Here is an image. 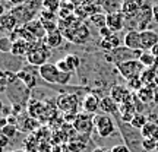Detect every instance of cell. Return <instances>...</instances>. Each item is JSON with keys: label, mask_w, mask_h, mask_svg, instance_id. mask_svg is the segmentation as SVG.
<instances>
[{"label": "cell", "mask_w": 158, "mask_h": 152, "mask_svg": "<svg viewBox=\"0 0 158 152\" xmlns=\"http://www.w3.org/2000/svg\"><path fill=\"white\" fill-rule=\"evenodd\" d=\"M116 121H117V127L120 129V133H122V136H123L124 143L132 149V152H141L142 141H143L141 130L132 127L129 123L122 121L120 117H116Z\"/></svg>", "instance_id": "obj_1"}, {"label": "cell", "mask_w": 158, "mask_h": 152, "mask_svg": "<svg viewBox=\"0 0 158 152\" xmlns=\"http://www.w3.org/2000/svg\"><path fill=\"white\" fill-rule=\"evenodd\" d=\"M40 78L47 84H56V85H68L70 84L72 75L64 73L59 70L56 63H45L40 68Z\"/></svg>", "instance_id": "obj_2"}, {"label": "cell", "mask_w": 158, "mask_h": 152, "mask_svg": "<svg viewBox=\"0 0 158 152\" xmlns=\"http://www.w3.org/2000/svg\"><path fill=\"white\" fill-rule=\"evenodd\" d=\"M116 66H117V70H118V73L122 75V78L126 79L127 82L132 80V79L141 78V75L143 73V70L147 69L141 62H139V60H138V59L117 63Z\"/></svg>", "instance_id": "obj_3"}, {"label": "cell", "mask_w": 158, "mask_h": 152, "mask_svg": "<svg viewBox=\"0 0 158 152\" xmlns=\"http://www.w3.org/2000/svg\"><path fill=\"white\" fill-rule=\"evenodd\" d=\"M94 126L98 136L101 138H108L116 132V123L110 114H94Z\"/></svg>", "instance_id": "obj_4"}, {"label": "cell", "mask_w": 158, "mask_h": 152, "mask_svg": "<svg viewBox=\"0 0 158 152\" xmlns=\"http://www.w3.org/2000/svg\"><path fill=\"white\" fill-rule=\"evenodd\" d=\"M51 53L48 51V47L43 43V44L37 47V48H32V50L28 51L27 54V62L28 64H32V66H37V68H41L43 64L48 63V59H50Z\"/></svg>", "instance_id": "obj_5"}, {"label": "cell", "mask_w": 158, "mask_h": 152, "mask_svg": "<svg viewBox=\"0 0 158 152\" xmlns=\"http://www.w3.org/2000/svg\"><path fill=\"white\" fill-rule=\"evenodd\" d=\"M79 100L76 94H63L57 98L56 107L64 114H76Z\"/></svg>", "instance_id": "obj_6"}, {"label": "cell", "mask_w": 158, "mask_h": 152, "mask_svg": "<svg viewBox=\"0 0 158 152\" xmlns=\"http://www.w3.org/2000/svg\"><path fill=\"white\" fill-rule=\"evenodd\" d=\"M63 35L66 39L72 41L75 44H84L89 38V29L85 23H81V25H76V27H72V28L63 31Z\"/></svg>", "instance_id": "obj_7"}, {"label": "cell", "mask_w": 158, "mask_h": 152, "mask_svg": "<svg viewBox=\"0 0 158 152\" xmlns=\"http://www.w3.org/2000/svg\"><path fill=\"white\" fill-rule=\"evenodd\" d=\"M16 76L21 82H23V85H25L27 88L32 89L35 85H37V80H38L40 68L32 66V64H28V66H25V68L21 69L19 72H16Z\"/></svg>", "instance_id": "obj_8"}, {"label": "cell", "mask_w": 158, "mask_h": 152, "mask_svg": "<svg viewBox=\"0 0 158 152\" xmlns=\"http://www.w3.org/2000/svg\"><path fill=\"white\" fill-rule=\"evenodd\" d=\"M133 94H135V92H132L127 86L120 85V84L114 85L113 88H111V91H110V97L117 102L118 105H122V104H124V102L130 101L132 97H133Z\"/></svg>", "instance_id": "obj_9"}, {"label": "cell", "mask_w": 158, "mask_h": 152, "mask_svg": "<svg viewBox=\"0 0 158 152\" xmlns=\"http://www.w3.org/2000/svg\"><path fill=\"white\" fill-rule=\"evenodd\" d=\"M73 127L78 133L82 135H88L91 133V130L94 129V116L89 114H78V118L73 121Z\"/></svg>", "instance_id": "obj_10"}, {"label": "cell", "mask_w": 158, "mask_h": 152, "mask_svg": "<svg viewBox=\"0 0 158 152\" xmlns=\"http://www.w3.org/2000/svg\"><path fill=\"white\" fill-rule=\"evenodd\" d=\"M123 45L127 47L129 50L141 51L142 50L141 31H139V29H129L123 37Z\"/></svg>", "instance_id": "obj_11"}, {"label": "cell", "mask_w": 158, "mask_h": 152, "mask_svg": "<svg viewBox=\"0 0 158 152\" xmlns=\"http://www.w3.org/2000/svg\"><path fill=\"white\" fill-rule=\"evenodd\" d=\"M107 15V27L113 32L122 31L124 27V15L122 12H108Z\"/></svg>", "instance_id": "obj_12"}, {"label": "cell", "mask_w": 158, "mask_h": 152, "mask_svg": "<svg viewBox=\"0 0 158 152\" xmlns=\"http://www.w3.org/2000/svg\"><path fill=\"white\" fill-rule=\"evenodd\" d=\"M100 102L101 100L95 94H86L82 101V108L86 114H95L100 110Z\"/></svg>", "instance_id": "obj_13"}, {"label": "cell", "mask_w": 158, "mask_h": 152, "mask_svg": "<svg viewBox=\"0 0 158 152\" xmlns=\"http://www.w3.org/2000/svg\"><path fill=\"white\" fill-rule=\"evenodd\" d=\"M100 110H101L104 114H110V116H114V117H118V116H120V111H118V104L114 101L110 95L101 98V102H100Z\"/></svg>", "instance_id": "obj_14"}, {"label": "cell", "mask_w": 158, "mask_h": 152, "mask_svg": "<svg viewBox=\"0 0 158 152\" xmlns=\"http://www.w3.org/2000/svg\"><path fill=\"white\" fill-rule=\"evenodd\" d=\"M141 39H142V50L149 51L154 45L158 44V34L152 29H145V31H141Z\"/></svg>", "instance_id": "obj_15"}, {"label": "cell", "mask_w": 158, "mask_h": 152, "mask_svg": "<svg viewBox=\"0 0 158 152\" xmlns=\"http://www.w3.org/2000/svg\"><path fill=\"white\" fill-rule=\"evenodd\" d=\"M23 27L28 29L37 39H44V37L47 35V31H45L44 25H43V22H41L40 19H34V21H31V22L25 23Z\"/></svg>", "instance_id": "obj_16"}, {"label": "cell", "mask_w": 158, "mask_h": 152, "mask_svg": "<svg viewBox=\"0 0 158 152\" xmlns=\"http://www.w3.org/2000/svg\"><path fill=\"white\" fill-rule=\"evenodd\" d=\"M63 39H64V35L60 29H57L54 32H48V34L44 37V44L48 47V48H59L62 45Z\"/></svg>", "instance_id": "obj_17"}, {"label": "cell", "mask_w": 158, "mask_h": 152, "mask_svg": "<svg viewBox=\"0 0 158 152\" xmlns=\"http://www.w3.org/2000/svg\"><path fill=\"white\" fill-rule=\"evenodd\" d=\"M141 79L145 86H149V88H158V75L157 70L154 68H148L143 70V73L141 75Z\"/></svg>", "instance_id": "obj_18"}, {"label": "cell", "mask_w": 158, "mask_h": 152, "mask_svg": "<svg viewBox=\"0 0 158 152\" xmlns=\"http://www.w3.org/2000/svg\"><path fill=\"white\" fill-rule=\"evenodd\" d=\"M0 27H2L3 31L12 32V31H15L19 27V23H18L16 18L13 16L12 13H3L2 18H0Z\"/></svg>", "instance_id": "obj_19"}, {"label": "cell", "mask_w": 158, "mask_h": 152, "mask_svg": "<svg viewBox=\"0 0 158 152\" xmlns=\"http://www.w3.org/2000/svg\"><path fill=\"white\" fill-rule=\"evenodd\" d=\"M29 51V43L27 39H16L13 41V45H12V54L15 57H22L27 56Z\"/></svg>", "instance_id": "obj_20"}, {"label": "cell", "mask_w": 158, "mask_h": 152, "mask_svg": "<svg viewBox=\"0 0 158 152\" xmlns=\"http://www.w3.org/2000/svg\"><path fill=\"white\" fill-rule=\"evenodd\" d=\"M138 98L141 100V102L143 105H148V104H152L154 102V97H155V89L154 88H149V86H143L141 89L135 92Z\"/></svg>", "instance_id": "obj_21"}, {"label": "cell", "mask_w": 158, "mask_h": 152, "mask_svg": "<svg viewBox=\"0 0 158 152\" xmlns=\"http://www.w3.org/2000/svg\"><path fill=\"white\" fill-rule=\"evenodd\" d=\"M120 38L117 37V32H114L110 38H106V39H101V43H100V47H101L102 50L106 51H113L116 50L118 45H120Z\"/></svg>", "instance_id": "obj_22"}, {"label": "cell", "mask_w": 158, "mask_h": 152, "mask_svg": "<svg viewBox=\"0 0 158 152\" xmlns=\"http://www.w3.org/2000/svg\"><path fill=\"white\" fill-rule=\"evenodd\" d=\"M141 133H142V138H148V139L158 141V124L149 123V121H148L147 126L141 130Z\"/></svg>", "instance_id": "obj_23"}, {"label": "cell", "mask_w": 158, "mask_h": 152, "mask_svg": "<svg viewBox=\"0 0 158 152\" xmlns=\"http://www.w3.org/2000/svg\"><path fill=\"white\" fill-rule=\"evenodd\" d=\"M89 22H91V25H94V28L101 29L104 27H107V15H104V13H95V15L89 16Z\"/></svg>", "instance_id": "obj_24"}, {"label": "cell", "mask_w": 158, "mask_h": 152, "mask_svg": "<svg viewBox=\"0 0 158 152\" xmlns=\"http://www.w3.org/2000/svg\"><path fill=\"white\" fill-rule=\"evenodd\" d=\"M147 123H148V117L145 116V114H142V113H138V114H135V117L132 118V121H130V126L132 127H135V129H138V130H142L145 126H147Z\"/></svg>", "instance_id": "obj_25"}, {"label": "cell", "mask_w": 158, "mask_h": 152, "mask_svg": "<svg viewBox=\"0 0 158 152\" xmlns=\"http://www.w3.org/2000/svg\"><path fill=\"white\" fill-rule=\"evenodd\" d=\"M139 62L145 66V68H154V63H155V57L152 56V53L151 51H142L139 59H138Z\"/></svg>", "instance_id": "obj_26"}, {"label": "cell", "mask_w": 158, "mask_h": 152, "mask_svg": "<svg viewBox=\"0 0 158 152\" xmlns=\"http://www.w3.org/2000/svg\"><path fill=\"white\" fill-rule=\"evenodd\" d=\"M62 6V0H43V9L53 13H57Z\"/></svg>", "instance_id": "obj_27"}, {"label": "cell", "mask_w": 158, "mask_h": 152, "mask_svg": "<svg viewBox=\"0 0 158 152\" xmlns=\"http://www.w3.org/2000/svg\"><path fill=\"white\" fill-rule=\"evenodd\" d=\"M37 126H38V123H37V118L27 117V118H25V121H23L22 124H19L18 127H19V130H21V132H31V130H34Z\"/></svg>", "instance_id": "obj_28"}, {"label": "cell", "mask_w": 158, "mask_h": 152, "mask_svg": "<svg viewBox=\"0 0 158 152\" xmlns=\"http://www.w3.org/2000/svg\"><path fill=\"white\" fill-rule=\"evenodd\" d=\"M18 130H19V127H18V126H13V124H6L5 127H2V135L7 136V138L12 141V139L16 136Z\"/></svg>", "instance_id": "obj_29"}, {"label": "cell", "mask_w": 158, "mask_h": 152, "mask_svg": "<svg viewBox=\"0 0 158 152\" xmlns=\"http://www.w3.org/2000/svg\"><path fill=\"white\" fill-rule=\"evenodd\" d=\"M12 45H13V41L10 39V37L0 38V51L2 53H12Z\"/></svg>", "instance_id": "obj_30"}, {"label": "cell", "mask_w": 158, "mask_h": 152, "mask_svg": "<svg viewBox=\"0 0 158 152\" xmlns=\"http://www.w3.org/2000/svg\"><path fill=\"white\" fill-rule=\"evenodd\" d=\"M38 19L41 22H50V21H59L57 18V13H53V12H48V10H43L40 12L38 15Z\"/></svg>", "instance_id": "obj_31"}, {"label": "cell", "mask_w": 158, "mask_h": 152, "mask_svg": "<svg viewBox=\"0 0 158 152\" xmlns=\"http://www.w3.org/2000/svg\"><path fill=\"white\" fill-rule=\"evenodd\" d=\"M64 59H66V62L69 63L72 72H75V70L79 69V66H81V59H79L78 56H75V54H68V56H64Z\"/></svg>", "instance_id": "obj_32"}, {"label": "cell", "mask_w": 158, "mask_h": 152, "mask_svg": "<svg viewBox=\"0 0 158 152\" xmlns=\"http://www.w3.org/2000/svg\"><path fill=\"white\" fill-rule=\"evenodd\" d=\"M142 151H145V152L157 151V141H154V139H148V138H143V141H142Z\"/></svg>", "instance_id": "obj_33"}, {"label": "cell", "mask_w": 158, "mask_h": 152, "mask_svg": "<svg viewBox=\"0 0 158 152\" xmlns=\"http://www.w3.org/2000/svg\"><path fill=\"white\" fill-rule=\"evenodd\" d=\"M143 86H145V85H143V82H142L141 78L132 79V80L127 82V88H129L132 92H138V91L141 89V88H143Z\"/></svg>", "instance_id": "obj_34"}, {"label": "cell", "mask_w": 158, "mask_h": 152, "mask_svg": "<svg viewBox=\"0 0 158 152\" xmlns=\"http://www.w3.org/2000/svg\"><path fill=\"white\" fill-rule=\"evenodd\" d=\"M56 66H57L59 70H62V72H64V73H72V69H70V66H69V63L66 62V59H64V57L60 59V60H57Z\"/></svg>", "instance_id": "obj_35"}, {"label": "cell", "mask_w": 158, "mask_h": 152, "mask_svg": "<svg viewBox=\"0 0 158 152\" xmlns=\"http://www.w3.org/2000/svg\"><path fill=\"white\" fill-rule=\"evenodd\" d=\"M111 152H132V149L126 143H117L111 148Z\"/></svg>", "instance_id": "obj_36"}, {"label": "cell", "mask_w": 158, "mask_h": 152, "mask_svg": "<svg viewBox=\"0 0 158 152\" xmlns=\"http://www.w3.org/2000/svg\"><path fill=\"white\" fill-rule=\"evenodd\" d=\"M98 34H100V37H101V39H106V38H110L111 35L114 34L111 29L108 28V27H104V28L98 29Z\"/></svg>", "instance_id": "obj_37"}, {"label": "cell", "mask_w": 158, "mask_h": 152, "mask_svg": "<svg viewBox=\"0 0 158 152\" xmlns=\"http://www.w3.org/2000/svg\"><path fill=\"white\" fill-rule=\"evenodd\" d=\"M9 142H10V139H9L7 136H5V135H2V133H0V145H2V148H3V149L9 145Z\"/></svg>", "instance_id": "obj_38"}, {"label": "cell", "mask_w": 158, "mask_h": 152, "mask_svg": "<svg viewBox=\"0 0 158 152\" xmlns=\"http://www.w3.org/2000/svg\"><path fill=\"white\" fill-rule=\"evenodd\" d=\"M152 18H154V21L158 23V3L152 6Z\"/></svg>", "instance_id": "obj_39"}, {"label": "cell", "mask_w": 158, "mask_h": 152, "mask_svg": "<svg viewBox=\"0 0 158 152\" xmlns=\"http://www.w3.org/2000/svg\"><path fill=\"white\" fill-rule=\"evenodd\" d=\"M29 0H10V3L13 6H19V5H25V3H28Z\"/></svg>", "instance_id": "obj_40"}, {"label": "cell", "mask_w": 158, "mask_h": 152, "mask_svg": "<svg viewBox=\"0 0 158 152\" xmlns=\"http://www.w3.org/2000/svg\"><path fill=\"white\" fill-rule=\"evenodd\" d=\"M92 152H111V149H107V148H104V146H98Z\"/></svg>", "instance_id": "obj_41"}, {"label": "cell", "mask_w": 158, "mask_h": 152, "mask_svg": "<svg viewBox=\"0 0 158 152\" xmlns=\"http://www.w3.org/2000/svg\"><path fill=\"white\" fill-rule=\"evenodd\" d=\"M149 51L152 53V56H154V57H158V44H157V45H154V47H152V48H151Z\"/></svg>", "instance_id": "obj_42"}, {"label": "cell", "mask_w": 158, "mask_h": 152, "mask_svg": "<svg viewBox=\"0 0 158 152\" xmlns=\"http://www.w3.org/2000/svg\"><path fill=\"white\" fill-rule=\"evenodd\" d=\"M69 2H70V3H73L76 7H78V6H81V5H84V0H69Z\"/></svg>", "instance_id": "obj_43"}, {"label": "cell", "mask_w": 158, "mask_h": 152, "mask_svg": "<svg viewBox=\"0 0 158 152\" xmlns=\"http://www.w3.org/2000/svg\"><path fill=\"white\" fill-rule=\"evenodd\" d=\"M154 102L158 104V88H155V97H154Z\"/></svg>", "instance_id": "obj_44"}, {"label": "cell", "mask_w": 158, "mask_h": 152, "mask_svg": "<svg viewBox=\"0 0 158 152\" xmlns=\"http://www.w3.org/2000/svg\"><path fill=\"white\" fill-rule=\"evenodd\" d=\"M13 152H27V151H21V149H18V151H13Z\"/></svg>", "instance_id": "obj_45"}, {"label": "cell", "mask_w": 158, "mask_h": 152, "mask_svg": "<svg viewBox=\"0 0 158 152\" xmlns=\"http://www.w3.org/2000/svg\"><path fill=\"white\" fill-rule=\"evenodd\" d=\"M2 2H3V3H6V2H10V0H2Z\"/></svg>", "instance_id": "obj_46"}, {"label": "cell", "mask_w": 158, "mask_h": 152, "mask_svg": "<svg viewBox=\"0 0 158 152\" xmlns=\"http://www.w3.org/2000/svg\"><path fill=\"white\" fill-rule=\"evenodd\" d=\"M157 152H158V141H157Z\"/></svg>", "instance_id": "obj_47"}, {"label": "cell", "mask_w": 158, "mask_h": 152, "mask_svg": "<svg viewBox=\"0 0 158 152\" xmlns=\"http://www.w3.org/2000/svg\"><path fill=\"white\" fill-rule=\"evenodd\" d=\"M101 2H104V0H101Z\"/></svg>", "instance_id": "obj_48"}]
</instances>
